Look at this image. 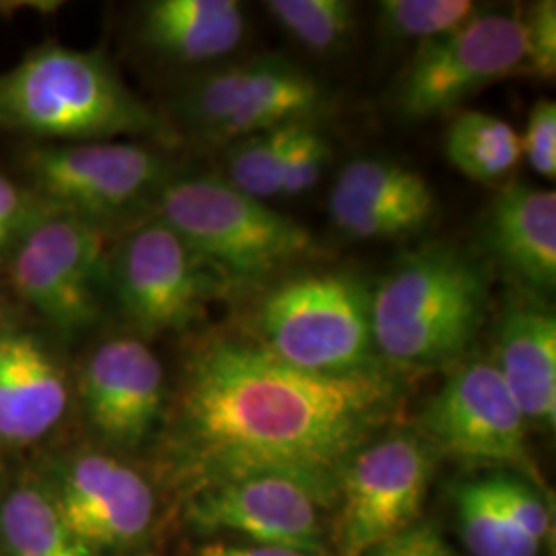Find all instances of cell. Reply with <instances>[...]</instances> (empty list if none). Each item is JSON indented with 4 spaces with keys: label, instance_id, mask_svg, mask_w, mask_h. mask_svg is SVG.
I'll list each match as a JSON object with an SVG mask.
<instances>
[{
    "label": "cell",
    "instance_id": "2e32d148",
    "mask_svg": "<svg viewBox=\"0 0 556 556\" xmlns=\"http://www.w3.org/2000/svg\"><path fill=\"white\" fill-rule=\"evenodd\" d=\"M491 254L532 293L556 287V194L526 184L498 192L484 220Z\"/></svg>",
    "mask_w": 556,
    "mask_h": 556
},
{
    "label": "cell",
    "instance_id": "7c38bea8",
    "mask_svg": "<svg viewBox=\"0 0 556 556\" xmlns=\"http://www.w3.org/2000/svg\"><path fill=\"white\" fill-rule=\"evenodd\" d=\"M29 174L64 215L103 217L137 202L163 179V161L130 142H77L41 147L27 157Z\"/></svg>",
    "mask_w": 556,
    "mask_h": 556
},
{
    "label": "cell",
    "instance_id": "d6a6232c",
    "mask_svg": "<svg viewBox=\"0 0 556 556\" xmlns=\"http://www.w3.org/2000/svg\"><path fill=\"white\" fill-rule=\"evenodd\" d=\"M23 220H25V204L21 199L20 188L0 174V252L17 233Z\"/></svg>",
    "mask_w": 556,
    "mask_h": 556
},
{
    "label": "cell",
    "instance_id": "1f68e13d",
    "mask_svg": "<svg viewBox=\"0 0 556 556\" xmlns=\"http://www.w3.org/2000/svg\"><path fill=\"white\" fill-rule=\"evenodd\" d=\"M365 556H459L450 548L435 528L415 523L396 536L381 542Z\"/></svg>",
    "mask_w": 556,
    "mask_h": 556
},
{
    "label": "cell",
    "instance_id": "ffe728a7",
    "mask_svg": "<svg viewBox=\"0 0 556 556\" xmlns=\"http://www.w3.org/2000/svg\"><path fill=\"white\" fill-rule=\"evenodd\" d=\"M0 544L7 556H98L66 528L50 495L31 486L2 501Z\"/></svg>",
    "mask_w": 556,
    "mask_h": 556
},
{
    "label": "cell",
    "instance_id": "8fae6325",
    "mask_svg": "<svg viewBox=\"0 0 556 556\" xmlns=\"http://www.w3.org/2000/svg\"><path fill=\"white\" fill-rule=\"evenodd\" d=\"M112 280L124 314L144 334L188 326L225 287V278L160 219L122 243Z\"/></svg>",
    "mask_w": 556,
    "mask_h": 556
},
{
    "label": "cell",
    "instance_id": "277c9868",
    "mask_svg": "<svg viewBox=\"0 0 556 556\" xmlns=\"http://www.w3.org/2000/svg\"><path fill=\"white\" fill-rule=\"evenodd\" d=\"M157 213L225 280L268 277L314 250V238L303 225L239 192L225 178L163 184Z\"/></svg>",
    "mask_w": 556,
    "mask_h": 556
},
{
    "label": "cell",
    "instance_id": "4fadbf2b",
    "mask_svg": "<svg viewBox=\"0 0 556 556\" xmlns=\"http://www.w3.org/2000/svg\"><path fill=\"white\" fill-rule=\"evenodd\" d=\"M50 498L66 528L96 553L135 546L157 509L151 484L135 468L93 452L60 468Z\"/></svg>",
    "mask_w": 556,
    "mask_h": 556
},
{
    "label": "cell",
    "instance_id": "d6986e66",
    "mask_svg": "<svg viewBox=\"0 0 556 556\" xmlns=\"http://www.w3.org/2000/svg\"><path fill=\"white\" fill-rule=\"evenodd\" d=\"M324 103V89L309 73L285 60L262 56L238 110L213 140H241L305 122Z\"/></svg>",
    "mask_w": 556,
    "mask_h": 556
},
{
    "label": "cell",
    "instance_id": "e0dca14e",
    "mask_svg": "<svg viewBox=\"0 0 556 556\" xmlns=\"http://www.w3.org/2000/svg\"><path fill=\"white\" fill-rule=\"evenodd\" d=\"M68 388L56 358L25 332H0V439L31 443L60 422Z\"/></svg>",
    "mask_w": 556,
    "mask_h": 556
},
{
    "label": "cell",
    "instance_id": "30bf717a",
    "mask_svg": "<svg viewBox=\"0 0 556 556\" xmlns=\"http://www.w3.org/2000/svg\"><path fill=\"white\" fill-rule=\"evenodd\" d=\"M103 243L100 229L75 215L29 225L9 268L15 291L64 334L91 328L101 314Z\"/></svg>",
    "mask_w": 556,
    "mask_h": 556
},
{
    "label": "cell",
    "instance_id": "ac0fdd59",
    "mask_svg": "<svg viewBox=\"0 0 556 556\" xmlns=\"http://www.w3.org/2000/svg\"><path fill=\"white\" fill-rule=\"evenodd\" d=\"M245 21L236 0H155L144 4L140 38L165 59L199 64L241 43Z\"/></svg>",
    "mask_w": 556,
    "mask_h": 556
},
{
    "label": "cell",
    "instance_id": "836d02e7",
    "mask_svg": "<svg viewBox=\"0 0 556 556\" xmlns=\"http://www.w3.org/2000/svg\"><path fill=\"white\" fill-rule=\"evenodd\" d=\"M197 556H309L291 551V548H280V546H270V544H256V542H225V540H215L208 544H202Z\"/></svg>",
    "mask_w": 556,
    "mask_h": 556
},
{
    "label": "cell",
    "instance_id": "9a60e30c",
    "mask_svg": "<svg viewBox=\"0 0 556 556\" xmlns=\"http://www.w3.org/2000/svg\"><path fill=\"white\" fill-rule=\"evenodd\" d=\"M498 374L530 427L556 425V318L534 299L511 298L498 318Z\"/></svg>",
    "mask_w": 556,
    "mask_h": 556
},
{
    "label": "cell",
    "instance_id": "ba28073f",
    "mask_svg": "<svg viewBox=\"0 0 556 556\" xmlns=\"http://www.w3.org/2000/svg\"><path fill=\"white\" fill-rule=\"evenodd\" d=\"M523 15L489 11L422 41L397 87L396 108L410 119L450 112L478 89L523 68Z\"/></svg>",
    "mask_w": 556,
    "mask_h": 556
},
{
    "label": "cell",
    "instance_id": "4dcf8cb0",
    "mask_svg": "<svg viewBox=\"0 0 556 556\" xmlns=\"http://www.w3.org/2000/svg\"><path fill=\"white\" fill-rule=\"evenodd\" d=\"M521 157L546 179L556 178V103L540 100L532 105L526 130L519 135Z\"/></svg>",
    "mask_w": 556,
    "mask_h": 556
},
{
    "label": "cell",
    "instance_id": "cb8c5ba5",
    "mask_svg": "<svg viewBox=\"0 0 556 556\" xmlns=\"http://www.w3.org/2000/svg\"><path fill=\"white\" fill-rule=\"evenodd\" d=\"M301 124V122H299ZM298 124L236 140L227 157V181L256 200L280 197L285 160Z\"/></svg>",
    "mask_w": 556,
    "mask_h": 556
},
{
    "label": "cell",
    "instance_id": "d4e9b609",
    "mask_svg": "<svg viewBox=\"0 0 556 556\" xmlns=\"http://www.w3.org/2000/svg\"><path fill=\"white\" fill-rule=\"evenodd\" d=\"M264 7L291 38L319 54L337 50L357 23L349 0H270Z\"/></svg>",
    "mask_w": 556,
    "mask_h": 556
},
{
    "label": "cell",
    "instance_id": "4316f807",
    "mask_svg": "<svg viewBox=\"0 0 556 556\" xmlns=\"http://www.w3.org/2000/svg\"><path fill=\"white\" fill-rule=\"evenodd\" d=\"M330 215L338 229L351 238L390 239L420 231L435 211L406 204L361 202L330 194Z\"/></svg>",
    "mask_w": 556,
    "mask_h": 556
},
{
    "label": "cell",
    "instance_id": "52a82bcc",
    "mask_svg": "<svg viewBox=\"0 0 556 556\" xmlns=\"http://www.w3.org/2000/svg\"><path fill=\"white\" fill-rule=\"evenodd\" d=\"M190 519L204 532H231L248 542L334 556L324 511L337 491L285 472H248L197 486Z\"/></svg>",
    "mask_w": 556,
    "mask_h": 556
},
{
    "label": "cell",
    "instance_id": "5b68a950",
    "mask_svg": "<svg viewBox=\"0 0 556 556\" xmlns=\"http://www.w3.org/2000/svg\"><path fill=\"white\" fill-rule=\"evenodd\" d=\"M374 289L355 275H303L278 285L260 307L262 346L324 376L383 369L374 340Z\"/></svg>",
    "mask_w": 556,
    "mask_h": 556
},
{
    "label": "cell",
    "instance_id": "9c48e42d",
    "mask_svg": "<svg viewBox=\"0 0 556 556\" xmlns=\"http://www.w3.org/2000/svg\"><path fill=\"white\" fill-rule=\"evenodd\" d=\"M528 420L497 365L459 363L420 413V435L464 466L530 468Z\"/></svg>",
    "mask_w": 556,
    "mask_h": 556
},
{
    "label": "cell",
    "instance_id": "484cf974",
    "mask_svg": "<svg viewBox=\"0 0 556 556\" xmlns=\"http://www.w3.org/2000/svg\"><path fill=\"white\" fill-rule=\"evenodd\" d=\"M477 13L478 4L470 0H381L378 25L388 40L422 43L456 29Z\"/></svg>",
    "mask_w": 556,
    "mask_h": 556
},
{
    "label": "cell",
    "instance_id": "6da1fadb",
    "mask_svg": "<svg viewBox=\"0 0 556 556\" xmlns=\"http://www.w3.org/2000/svg\"><path fill=\"white\" fill-rule=\"evenodd\" d=\"M404 386L386 371L324 376L260 342L217 338L192 355L179 397V441L199 484L285 472L337 491L344 462L400 417Z\"/></svg>",
    "mask_w": 556,
    "mask_h": 556
},
{
    "label": "cell",
    "instance_id": "3957f363",
    "mask_svg": "<svg viewBox=\"0 0 556 556\" xmlns=\"http://www.w3.org/2000/svg\"><path fill=\"white\" fill-rule=\"evenodd\" d=\"M0 128L98 142L157 135L161 122L100 54L48 43L0 73Z\"/></svg>",
    "mask_w": 556,
    "mask_h": 556
},
{
    "label": "cell",
    "instance_id": "44dd1931",
    "mask_svg": "<svg viewBox=\"0 0 556 556\" xmlns=\"http://www.w3.org/2000/svg\"><path fill=\"white\" fill-rule=\"evenodd\" d=\"M457 534L472 556H538L540 544L526 536L501 507L491 477L468 478L454 486Z\"/></svg>",
    "mask_w": 556,
    "mask_h": 556
},
{
    "label": "cell",
    "instance_id": "f1b7e54d",
    "mask_svg": "<svg viewBox=\"0 0 556 556\" xmlns=\"http://www.w3.org/2000/svg\"><path fill=\"white\" fill-rule=\"evenodd\" d=\"M328 160H330L328 140L324 139L318 130L307 126V122L298 124L289 142L287 160H285L280 197H299L309 192L321 178Z\"/></svg>",
    "mask_w": 556,
    "mask_h": 556
},
{
    "label": "cell",
    "instance_id": "7a4b0ae2",
    "mask_svg": "<svg viewBox=\"0 0 556 556\" xmlns=\"http://www.w3.org/2000/svg\"><path fill=\"white\" fill-rule=\"evenodd\" d=\"M491 307L478 260L427 245L400 260L374 289V340L383 363L406 369L456 365L472 349Z\"/></svg>",
    "mask_w": 556,
    "mask_h": 556
},
{
    "label": "cell",
    "instance_id": "f546056e",
    "mask_svg": "<svg viewBox=\"0 0 556 556\" xmlns=\"http://www.w3.org/2000/svg\"><path fill=\"white\" fill-rule=\"evenodd\" d=\"M526 62L523 68L540 79H553L556 73V2L540 0L523 15Z\"/></svg>",
    "mask_w": 556,
    "mask_h": 556
},
{
    "label": "cell",
    "instance_id": "7402d4cb",
    "mask_svg": "<svg viewBox=\"0 0 556 556\" xmlns=\"http://www.w3.org/2000/svg\"><path fill=\"white\" fill-rule=\"evenodd\" d=\"M445 157L468 179L497 181L521 160L519 132L507 119L484 112H462L447 128Z\"/></svg>",
    "mask_w": 556,
    "mask_h": 556
},
{
    "label": "cell",
    "instance_id": "8992f818",
    "mask_svg": "<svg viewBox=\"0 0 556 556\" xmlns=\"http://www.w3.org/2000/svg\"><path fill=\"white\" fill-rule=\"evenodd\" d=\"M438 457L418 431L379 435L349 457L337 478L332 555L365 556L415 526Z\"/></svg>",
    "mask_w": 556,
    "mask_h": 556
},
{
    "label": "cell",
    "instance_id": "603a6c76",
    "mask_svg": "<svg viewBox=\"0 0 556 556\" xmlns=\"http://www.w3.org/2000/svg\"><path fill=\"white\" fill-rule=\"evenodd\" d=\"M332 194L361 202L438 208V200L427 179L396 161L363 157L346 163Z\"/></svg>",
    "mask_w": 556,
    "mask_h": 556
},
{
    "label": "cell",
    "instance_id": "5bb4252c",
    "mask_svg": "<svg viewBox=\"0 0 556 556\" xmlns=\"http://www.w3.org/2000/svg\"><path fill=\"white\" fill-rule=\"evenodd\" d=\"M80 394L87 418L101 438L118 447H135L163 413V365L137 338L108 340L87 361Z\"/></svg>",
    "mask_w": 556,
    "mask_h": 556
},
{
    "label": "cell",
    "instance_id": "83f0119b",
    "mask_svg": "<svg viewBox=\"0 0 556 556\" xmlns=\"http://www.w3.org/2000/svg\"><path fill=\"white\" fill-rule=\"evenodd\" d=\"M489 477L501 507L505 509L507 516L511 517L517 528L526 536L536 540L540 546L553 542L555 536L553 514L536 489L528 480L516 477L511 472H493Z\"/></svg>",
    "mask_w": 556,
    "mask_h": 556
}]
</instances>
